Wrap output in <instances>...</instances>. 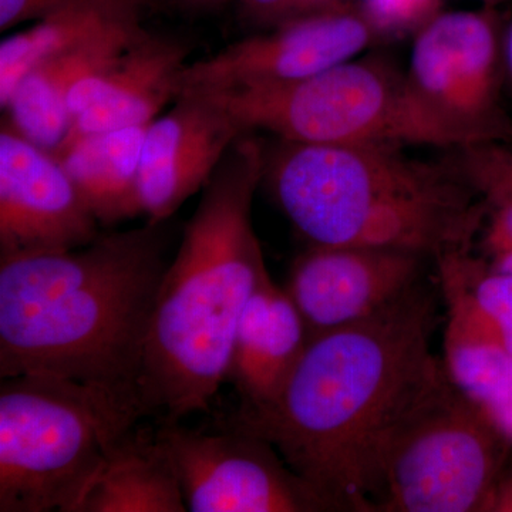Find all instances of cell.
Instances as JSON below:
<instances>
[{"instance_id":"1","label":"cell","mask_w":512,"mask_h":512,"mask_svg":"<svg viewBox=\"0 0 512 512\" xmlns=\"http://www.w3.org/2000/svg\"><path fill=\"white\" fill-rule=\"evenodd\" d=\"M440 296L426 278L375 315L312 336L274 397L239 406L228 426L272 444L330 512H377L390 439L447 375L431 349Z\"/></svg>"},{"instance_id":"2","label":"cell","mask_w":512,"mask_h":512,"mask_svg":"<svg viewBox=\"0 0 512 512\" xmlns=\"http://www.w3.org/2000/svg\"><path fill=\"white\" fill-rule=\"evenodd\" d=\"M165 222L70 251L0 258V377L93 387L140 419L138 377L168 264Z\"/></svg>"},{"instance_id":"3","label":"cell","mask_w":512,"mask_h":512,"mask_svg":"<svg viewBox=\"0 0 512 512\" xmlns=\"http://www.w3.org/2000/svg\"><path fill=\"white\" fill-rule=\"evenodd\" d=\"M264 167V148L242 134L202 188L148 322L137 386L143 419L178 423L208 412L227 380L239 319L268 274L251 218Z\"/></svg>"},{"instance_id":"4","label":"cell","mask_w":512,"mask_h":512,"mask_svg":"<svg viewBox=\"0 0 512 512\" xmlns=\"http://www.w3.org/2000/svg\"><path fill=\"white\" fill-rule=\"evenodd\" d=\"M384 144L282 141L264 180L309 247L390 248L437 259L471 251L487 202L450 158Z\"/></svg>"},{"instance_id":"5","label":"cell","mask_w":512,"mask_h":512,"mask_svg":"<svg viewBox=\"0 0 512 512\" xmlns=\"http://www.w3.org/2000/svg\"><path fill=\"white\" fill-rule=\"evenodd\" d=\"M140 417L110 394L43 375L0 383V512H74Z\"/></svg>"},{"instance_id":"6","label":"cell","mask_w":512,"mask_h":512,"mask_svg":"<svg viewBox=\"0 0 512 512\" xmlns=\"http://www.w3.org/2000/svg\"><path fill=\"white\" fill-rule=\"evenodd\" d=\"M227 111L244 133L302 144L453 148L473 144L427 106L409 76L382 60H349L274 86L195 93Z\"/></svg>"},{"instance_id":"7","label":"cell","mask_w":512,"mask_h":512,"mask_svg":"<svg viewBox=\"0 0 512 512\" xmlns=\"http://www.w3.org/2000/svg\"><path fill=\"white\" fill-rule=\"evenodd\" d=\"M508 443L484 410L444 376L389 441L377 512L497 510Z\"/></svg>"},{"instance_id":"8","label":"cell","mask_w":512,"mask_h":512,"mask_svg":"<svg viewBox=\"0 0 512 512\" xmlns=\"http://www.w3.org/2000/svg\"><path fill=\"white\" fill-rule=\"evenodd\" d=\"M154 440L191 512H330L272 444L225 424L221 433L158 424Z\"/></svg>"},{"instance_id":"9","label":"cell","mask_w":512,"mask_h":512,"mask_svg":"<svg viewBox=\"0 0 512 512\" xmlns=\"http://www.w3.org/2000/svg\"><path fill=\"white\" fill-rule=\"evenodd\" d=\"M501 39L497 15L484 10L436 13L417 29L410 83L434 113L471 143L503 141Z\"/></svg>"},{"instance_id":"10","label":"cell","mask_w":512,"mask_h":512,"mask_svg":"<svg viewBox=\"0 0 512 512\" xmlns=\"http://www.w3.org/2000/svg\"><path fill=\"white\" fill-rule=\"evenodd\" d=\"M376 35L362 10L345 3L299 13L187 63L178 94L299 82L355 59Z\"/></svg>"},{"instance_id":"11","label":"cell","mask_w":512,"mask_h":512,"mask_svg":"<svg viewBox=\"0 0 512 512\" xmlns=\"http://www.w3.org/2000/svg\"><path fill=\"white\" fill-rule=\"evenodd\" d=\"M99 225L59 157L3 121L0 258L82 248Z\"/></svg>"},{"instance_id":"12","label":"cell","mask_w":512,"mask_h":512,"mask_svg":"<svg viewBox=\"0 0 512 512\" xmlns=\"http://www.w3.org/2000/svg\"><path fill=\"white\" fill-rule=\"evenodd\" d=\"M429 258L390 248L308 247L285 291L309 338L369 318L426 279Z\"/></svg>"},{"instance_id":"13","label":"cell","mask_w":512,"mask_h":512,"mask_svg":"<svg viewBox=\"0 0 512 512\" xmlns=\"http://www.w3.org/2000/svg\"><path fill=\"white\" fill-rule=\"evenodd\" d=\"M245 134L237 121L201 94L183 93L148 124L138 195L147 222L161 224L202 191L232 144Z\"/></svg>"},{"instance_id":"14","label":"cell","mask_w":512,"mask_h":512,"mask_svg":"<svg viewBox=\"0 0 512 512\" xmlns=\"http://www.w3.org/2000/svg\"><path fill=\"white\" fill-rule=\"evenodd\" d=\"M187 55V46L177 40L141 33L119 56L73 87L72 130L66 141L148 126L177 99Z\"/></svg>"},{"instance_id":"15","label":"cell","mask_w":512,"mask_h":512,"mask_svg":"<svg viewBox=\"0 0 512 512\" xmlns=\"http://www.w3.org/2000/svg\"><path fill=\"white\" fill-rule=\"evenodd\" d=\"M140 23H124L97 33L30 70L12 93L5 123L37 146L56 153L72 130L69 96L73 87L106 66L141 33Z\"/></svg>"},{"instance_id":"16","label":"cell","mask_w":512,"mask_h":512,"mask_svg":"<svg viewBox=\"0 0 512 512\" xmlns=\"http://www.w3.org/2000/svg\"><path fill=\"white\" fill-rule=\"evenodd\" d=\"M308 342L305 320L268 272L249 298L235 333L227 380L241 397L239 406L272 399Z\"/></svg>"},{"instance_id":"17","label":"cell","mask_w":512,"mask_h":512,"mask_svg":"<svg viewBox=\"0 0 512 512\" xmlns=\"http://www.w3.org/2000/svg\"><path fill=\"white\" fill-rule=\"evenodd\" d=\"M439 285L447 306V375L512 443V355L456 285Z\"/></svg>"},{"instance_id":"18","label":"cell","mask_w":512,"mask_h":512,"mask_svg":"<svg viewBox=\"0 0 512 512\" xmlns=\"http://www.w3.org/2000/svg\"><path fill=\"white\" fill-rule=\"evenodd\" d=\"M147 127L86 134L66 141L55 153L104 227L141 215L138 177Z\"/></svg>"},{"instance_id":"19","label":"cell","mask_w":512,"mask_h":512,"mask_svg":"<svg viewBox=\"0 0 512 512\" xmlns=\"http://www.w3.org/2000/svg\"><path fill=\"white\" fill-rule=\"evenodd\" d=\"M183 491L153 430L136 429L110 454L74 512H185Z\"/></svg>"},{"instance_id":"20","label":"cell","mask_w":512,"mask_h":512,"mask_svg":"<svg viewBox=\"0 0 512 512\" xmlns=\"http://www.w3.org/2000/svg\"><path fill=\"white\" fill-rule=\"evenodd\" d=\"M140 23L94 10H69L33 22L0 43V106H5L23 77L40 63L79 45L97 33Z\"/></svg>"},{"instance_id":"21","label":"cell","mask_w":512,"mask_h":512,"mask_svg":"<svg viewBox=\"0 0 512 512\" xmlns=\"http://www.w3.org/2000/svg\"><path fill=\"white\" fill-rule=\"evenodd\" d=\"M437 274L464 292L485 325L512 355V275L494 271L471 251L437 259Z\"/></svg>"},{"instance_id":"22","label":"cell","mask_w":512,"mask_h":512,"mask_svg":"<svg viewBox=\"0 0 512 512\" xmlns=\"http://www.w3.org/2000/svg\"><path fill=\"white\" fill-rule=\"evenodd\" d=\"M450 151L451 163L485 201H512V148L481 141Z\"/></svg>"},{"instance_id":"23","label":"cell","mask_w":512,"mask_h":512,"mask_svg":"<svg viewBox=\"0 0 512 512\" xmlns=\"http://www.w3.org/2000/svg\"><path fill=\"white\" fill-rule=\"evenodd\" d=\"M146 0H0V29L5 32L69 10H94L116 18L137 20Z\"/></svg>"},{"instance_id":"24","label":"cell","mask_w":512,"mask_h":512,"mask_svg":"<svg viewBox=\"0 0 512 512\" xmlns=\"http://www.w3.org/2000/svg\"><path fill=\"white\" fill-rule=\"evenodd\" d=\"M441 0H362L363 15L376 33L420 29L439 10Z\"/></svg>"},{"instance_id":"25","label":"cell","mask_w":512,"mask_h":512,"mask_svg":"<svg viewBox=\"0 0 512 512\" xmlns=\"http://www.w3.org/2000/svg\"><path fill=\"white\" fill-rule=\"evenodd\" d=\"M484 261L494 271L512 275V201H485Z\"/></svg>"},{"instance_id":"26","label":"cell","mask_w":512,"mask_h":512,"mask_svg":"<svg viewBox=\"0 0 512 512\" xmlns=\"http://www.w3.org/2000/svg\"><path fill=\"white\" fill-rule=\"evenodd\" d=\"M303 0H239L242 15L255 23L276 25L302 13Z\"/></svg>"},{"instance_id":"27","label":"cell","mask_w":512,"mask_h":512,"mask_svg":"<svg viewBox=\"0 0 512 512\" xmlns=\"http://www.w3.org/2000/svg\"><path fill=\"white\" fill-rule=\"evenodd\" d=\"M339 3H342V0H303L302 13L328 8V6L339 5Z\"/></svg>"},{"instance_id":"28","label":"cell","mask_w":512,"mask_h":512,"mask_svg":"<svg viewBox=\"0 0 512 512\" xmlns=\"http://www.w3.org/2000/svg\"><path fill=\"white\" fill-rule=\"evenodd\" d=\"M181 2L195 6V8H217V6L225 5L228 0H181Z\"/></svg>"},{"instance_id":"29","label":"cell","mask_w":512,"mask_h":512,"mask_svg":"<svg viewBox=\"0 0 512 512\" xmlns=\"http://www.w3.org/2000/svg\"><path fill=\"white\" fill-rule=\"evenodd\" d=\"M504 46L505 62H507L508 72H510L512 77V25L510 30H508L507 37H505Z\"/></svg>"},{"instance_id":"30","label":"cell","mask_w":512,"mask_h":512,"mask_svg":"<svg viewBox=\"0 0 512 512\" xmlns=\"http://www.w3.org/2000/svg\"><path fill=\"white\" fill-rule=\"evenodd\" d=\"M488 6L495 5V3L503 2V0H483Z\"/></svg>"},{"instance_id":"31","label":"cell","mask_w":512,"mask_h":512,"mask_svg":"<svg viewBox=\"0 0 512 512\" xmlns=\"http://www.w3.org/2000/svg\"><path fill=\"white\" fill-rule=\"evenodd\" d=\"M511 493H512V491H508V494H511Z\"/></svg>"}]
</instances>
